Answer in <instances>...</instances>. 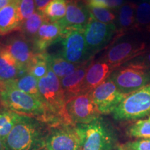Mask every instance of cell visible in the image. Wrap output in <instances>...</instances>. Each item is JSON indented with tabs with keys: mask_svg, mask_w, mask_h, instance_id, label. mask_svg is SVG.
<instances>
[{
	"mask_svg": "<svg viewBox=\"0 0 150 150\" xmlns=\"http://www.w3.org/2000/svg\"><path fill=\"white\" fill-rule=\"evenodd\" d=\"M47 123L23 115L5 138L6 150H41L50 130Z\"/></svg>",
	"mask_w": 150,
	"mask_h": 150,
	"instance_id": "1",
	"label": "cell"
},
{
	"mask_svg": "<svg viewBox=\"0 0 150 150\" xmlns=\"http://www.w3.org/2000/svg\"><path fill=\"white\" fill-rule=\"evenodd\" d=\"M150 48V36L139 31L114 38L112 43L102 58L113 71L121 65L145 54Z\"/></svg>",
	"mask_w": 150,
	"mask_h": 150,
	"instance_id": "2",
	"label": "cell"
},
{
	"mask_svg": "<svg viewBox=\"0 0 150 150\" xmlns=\"http://www.w3.org/2000/svg\"><path fill=\"white\" fill-rule=\"evenodd\" d=\"M38 89L47 111L50 126L72 124L66 111L67 101L60 79L50 66L45 76L38 79Z\"/></svg>",
	"mask_w": 150,
	"mask_h": 150,
	"instance_id": "3",
	"label": "cell"
},
{
	"mask_svg": "<svg viewBox=\"0 0 150 150\" xmlns=\"http://www.w3.org/2000/svg\"><path fill=\"white\" fill-rule=\"evenodd\" d=\"M0 103L6 109L50 125L47 111L42 101L16 88L4 86L0 91Z\"/></svg>",
	"mask_w": 150,
	"mask_h": 150,
	"instance_id": "4",
	"label": "cell"
},
{
	"mask_svg": "<svg viewBox=\"0 0 150 150\" xmlns=\"http://www.w3.org/2000/svg\"><path fill=\"white\" fill-rule=\"evenodd\" d=\"M109 77L122 93L129 95L150 83V66L138 56L112 71Z\"/></svg>",
	"mask_w": 150,
	"mask_h": 150,
	"instance_id": "5",
	"label": "cell"
},
{
	"mask_svg": "<svg viewBox=\"0 0 150 150\" xmlns=\"http://www.w3.org/2000/svg\"><path fill=\"white\" fill-rule=\"evenodd\" d=\"M83 136L81 150H114L117 147V135L111 125L99 117L85 125H78Z\"/></svg>",
	"mask_w": 150,
	"mask_h": 150,
	"instance_id": "6",
	"label": "cell"
},
{
	"mask_svg": "<svg viewBox=\"0 0 150 150\" xmlns=\"http://www.w3.org/2000/svg\"><path fill=\"white\" fill-rule=\"evenodd\" d=\"M150 113V83L127 95L112 112L117 121L134 120L145 117Z\"/></svg>",
	"mask_w": 150,
	"mask_h": 150,
	"instance_id": "7",
	"label": "cell"
},
{
	"mask_svg": "<svg viewBox=\"0 0 150 150\" xmlns=\"http://www.w3.org/2000/svg\"><path fill=\"white\" fill-rule=\"evenodd\" d=\"M83 136L78 125L61 124L52 126L47 137V150H81Z\"/></svg>",
	"mask_w": 150,
	"mask_h": 150,
	"instance_id": "8",
	"label": "cell"
},
{
	"mask_svg": "<svg viewBox=\"0 0 150 150\" xmlns=\"http://www.w3.org/2000/svg\"><path fill=\"white\" fill-rule=\"evenodd\" d=\"M61 57L70 63L81 64L92 60L84 37V30L70 29L63 32Z\"/></svg>",
	"mask_w": 150,
	"mask_h": 150,
	"instance_id": "9",
	"label": "cell"
},
{
	"mask_svg": "<svg viewBox=\"0 0 150 150\" xmlns=\"http://www.w3.org/2000/svg\"><path fill=\"white\" fill-rule=\"evenodd\" d=\"M66 111L71 122L74 125H85L100 117L91 93L79 95L66 103Z\"/></svg>",
	"mask_w": 150,
	"mask_h": 150,
	"instance_id": "10",
	"label": "cell"
},
{
	"mask_svg": "<svg viewBox=\"0 0 150 150\" xmlns=\"http://www.w3.org/2000/svg\"><path fill=\"white\" fill-rule=\"evenodd\" d=\"M116 33L115 23H103L92 18L84 29V37L91 57L107 46Z\"/></svg>",
	"mask_w": 150,
	"mask_h": 150,
	"instance_id": "11",
	"label": "cell"
},
{
	"mask_svg": "<svg viewBox=\"0 0 150 150\" xmlns=\"http://www.w3.org/2000/svg\"><path fill=\"white\" fill-rule=\"evenodd\" d=\"M91 95L101 115L112 113L127 95L117 88L110 77L95 88Z\"/></svg>",
	"mask_w": 150,
	"mask_h": 150,
	"instance_id": "12",
	"label": "cell"
},
{
	"mask_svg": "<svg viewBox=\"0 0 150 150\" xmlns=\"http://www.w3.org/2000/svg\"><path fill=\"white\" fill-rule=\"evenodd\" d=\"M92 17L88 6L82 0H67V11L59 23L64 31L70 29L84 30Z\"/></svg>",
	"mask_w": 150,
	"mask_h": 150,
	"instance_id": "13",
	"label": "cell"
},
{
	"mask_svg": "<svg viewBox=\"0 0 150 150\" xmlns=\"http://www.w3.org/2000/svg\"><path fill=\"white\" fill-rule=\"evenodd\" d=\"M3 45L18 64L27 70L28 65L35 53L33 42L20 32L8 38Z\"/></svg>",
	"mask_w": 150,
	"mask_h": 150,
	"instance_id": "14",
	"label": "cell"
},
{
	"mask_svg": "<svg viewBox=\"0 0 150 150\" xmlns=\"http://www.w3.org/2000/svg\"><path fill=\"white\" fill-rule=\"evenodd\" d=\"M63 35V29L59 22H44L33 41L35 52H45L50 46L61 40Z\"/></svg>",
	"mask_w": 150,
	"mask_h": 150,
	"instance_id": "15",
	"label": "cell"
},
{
	"mask_svg": "<svg viewBox=\"0 0 150 150\" xmlns=\"http://www.w3.org/2000/svg\"><path fill=\"white\" fill-rule=\"evenodd\" d=\"M92 62V60L84 62L72 74L60 79L62 89L64 92L67 102L72 97L83 94L86 74Z\"/></svg>",
	"mask_w": 150,
	"mask_h": 150,
	"instance_id": "16",
	"label": "cell"
},
{
	"mask_svg": "<svg viewBox=\"0 0 150 150\" xmlns=\"http://www.w3.org/2000/svg\"><path fill=\"white\" fill-rule=\"evenodd\" d=\"M112 71V67L102 59L92 62L86 74L83 93L93 91L109 77Z\"/></svg>",
	"mask_w": 150,
	"mask_h": 150,
	"instance_id": "17",
	"label": "cell"
},
{
	"mask_svg": "<svg viewBox=\"0 0 150 150\" xmlns=\"http://www.w3.org/2000/svg\"><path fill=\"white\" fill-rule=\"evenodd\" d=\"M27 74V70L18 64L2 42H0V79L4 84Z\"/></svg>",
	"mask_w": 150,
	"mask_h": 150,
	"instance_id": "18",
	"label": "cell"
},
{
	"mask_svg": "<svg viewBox=\"0 0 150 150\" xmlns=\"http://www.w3.org/2000/svg\"><path fill=\"white\" fill-rule=\"evenodd\" d=\"M136 4L125 2L117 11L115 22L117 33L115 38H119L127 33L136 31Z\"/></svg>",
	"mask_w": 150,
	"mask_h": 150,
	"instance_id": "19",
	"label": "cell"
},
{
	"mask_svg": "<svg viewBox=\"0 0 150 150\" xmlns=\"http://www.w3.org/2000/svg\"><path fill=\"white\" fill-rule=\"evenodd\" d=\"M22 24L18 13V0L0 10V35L20 31Z\"/></svg>",
	"mask_w": 150,
	"mask_h": 150,
	"instance_id": "20",
	"label": "cell"
},
{
	"mask_svg": "<svg viewBox=\"0 0 150 150\" xmlns=\"http://www.w3.org/2000/svg\"><path fill=\"white\" fill-rule=\"evenodd\" d=\"M4 86L14 87L42 101L38 89V79L29 74H25L16 80L4 83Z\"/></svg>",
	"mask_w": 150,
	"mask_h": 150,
	"instance_id": "21",
	"label": "cell"
},
{
	"mask_svg": "<svg viewBox=\"0 0 150 150\" xmlns=\"http://www.w3.org/2000/svg\"><path fill=\"white\" fill-rule=\"evenodd\" d=\"M46 21L49 20L46 18L43 12L36 10L32 16L22 23L20 32L33 42L39 29Z\"/></svg>",
	"mask_w": 150,
	"mask_h": 150,
	"instance_id": "22",
	"label": "cell"
},
{
	"mask_svg": "<svg viewBox=\"0 0 150 150\" xmlns=\"http://www.w3.org/2000/svg\"><path fill=\"white\" fill-rule=\"evenodd\" d=\"M49 66L48 54L46 52H35L27 67V72L39 79L47 74Z\"/></svg>",
	"mask_w": 150,
	"mask_h": 150,
	"instance_id": "23",
	"label": "cell"
},
{
	"mask_svg": "<svg viewBox=\"0 0 150 150\" xmlns=\"http://www.w3.org/2000/svg\"><path fill=\"white\" fill-rule=\"evenodd\" d=\"M136 31L150 36V1L137 4Z\"/></svg>",
	"mask_w": 150,
	"mask_h": 150,
	"instance_id": "24",
	"label": "cell"
},
{
	"mask_svg": "<svg viewBox=\"0 0 150 150\" xmlns=\"http://www.w3.org/2000/svg\"><path fill=\"white\" fill-rule=\"evenodd\" d=\"M50 66L59 79L72 74L81 64L70 63L61 56H49Z\"/></svg>",
	"mask_w": 150,
	"mask_h": 150,
	"instance_id": "25",
	"label": "cell"
},
{
	"mask_svg": "<svg viewBox=\"0 0 150 150\" xmlns=\"http://www.w3.org/2000/svg\"><path fill=\"white\" fill-rule=\"evenodd\" d=\"M22 116L4 108L0 111V138L5 140L16 124L21 120Z\"/></svg>",
	"mask_w": 150,
	"mask_h": 150,
	"instance_id": "26",
	"label": "cell"
},
{
	"mask_svg": "<svg viewBox=\"0 0 150 150\" xmlns=\"http://www.w3.org/2000/svg\"><path fill=\"white\" fill-rule=\"evenodd\" d=\"M67 11V0H52L43 11L50 22H57L64 18Z\"/></svg>",
	"mask_w": 150,
	"mask_h": 150,
	"instance_id": "27",
	"label": "cell"
},
{
	"mask_svg": "<svg viewBox=\"0 0 150 150\" xmlns=\"http://www.w3.org/2000/svg\"><path fill=\"white\" fill-rule=\"evenodd\" d=\"M127 134L134 138L149 139L150 138V120H140L128 127Z\"/></svg>",
	"mask_w": 150,
	"mask_h": 150,
	"instance_id": "28",
	"label": "cell"
},
{
	"mask_svg": "<svg viewBox=\"0 0 150 150\" xmlns=\"http://www.w3.org/2000/svg\"><path fill=\"white\" fill-rule=\"evenodd\" d=\"M92 18L106 24L115 23L117 20V11L106 8L88 6Z\"/></svg>",
	"mask_w": 150,
	"mask_h": 150,
	"instance_id": "29",
	"label": "cell"
},
{
	"mask_svg": "<svg viewBox=\"0 0 150 150\" xmlns=\"http://www.w3.org/2000/svg\"><path fill=\"white\" fill-rule=\"evenodd\" d=\"M18 13L21 22H23L35 12L34 0H18Z\"/></svg>",
	"mask_w": 150,
	"mask_h": 150,
	"instance_id": "30",
	"label": "cell"
},
{
	"mask_svg": "<svg viewBox=\"0 0 150 150\" xmlns=\"http://www.w3.org/2000/svg\"><path fill=\"white\" fill-rule=\"evenodd\" d=\"M117 150H150V138L127 142L117 146Z\"/></svg>",
	"mask_w": 150,
	"mask_h": 150,
	"instance_id": "31",
	"label": "cell"
},
{
	"mask_svg": "<svg viewBox=\"0 0 150 150\" xmlns=\"http://www.w3.org/2000/svg\"><path fill=\"white\" fill-rule=\"evenodd\" d=\"M35 8L37 11L43 12L46 6L49 4V3L52 1V0H34Z\"/></svg>",
	"mask_w": 150,
	"mask_h": 150,
	"instance_id": "32",
	"label": "cell"
},
{
	"mask_svg": "<svg viewBox=\"0 0 150 150\" xmlns=\"http://www.w3.org/2000/svg\"><path fill=\"white\" fill-rule=\"evenodd\" d=\"M140 57L141 58V59L143 60V61H145L147 65H149L150 66V48L145 54L140 56Z\"/></svg>",
	"mask_w": 150,
	"mask_h": 150,
	"instance_id": "33",
	"label": "cell"
},
{
	"mask_svg": "<svg viewBox=\"0 0 150 150\" xmlns=\"http://www.w3.org/2000/svg\"><path fill=\"white\" fill-rule=\"evenodd\" d=\"M15 0H0V10L13 2Z\"/></svg>",
	"mask_w": 150,
	"mask_h": 150,
	"instance_id": "34",
	"label": "cell"
},
{
	"mask_svg": "<svg viewBox=\"0 0 150 150\" xmlns=\"http://www.w3.org/2000/svg\"><path fill=\"white\" fill-rule=\"evenodd\" d=\"M0 150H6L5 145H4V140L0 138Z\"/></svg>",
	"mask_w": 150,
	"mask_h": 150,
	"instance_id": "35",
	"label": "cell"
},
{
	"mask_svg": "<svg viewBox=\"0 0 150 150\" xmlns=\"http://www.w3.org/2000/svg\"><path fill=\"white\" fill-rule=\"evenodd\" d=\"M3 87H4V83L2 82V81L1 80V79H0V91L3 88Z\"/></svg>",
	"mask_w": 150,
	"mask_h": 150,
	"instance_id": "36",
	"label": "cell"
},
{
	"mask_svg": "<svg viewBox=\"0 0 150 150\" xmlns=\"http://www.w3.org/2000/svg\"><path fill=\"white\" fill-rule=\"evenodd\" d=\"M3 108H4V107L2 106V105H1V103H0V111H1V110H2Z\"/></svg>",
	"mask_w": 150,
	"mask_h": 150,
	"instance_id": "37",
	"label": "cell"
},
{
	"mask_svg": "<svg viewBox=\"0 0 150 150\" xmlns=\"http://www.w3.org/2000/svg\"><path fill=\"white\" fill-rule=\"evenodd\" d=\"M41 150H47V149H46L45 148H44V149H41Z\"/></svg>",
	"mask_w": 150,
	"mask_h": 150,
	"instance_id": "38",
	"label": "cell"
},
{
	"mask_svg": "<svg viewBox=\"0 0 150 150\" xmlns=\"http://www.w3.org/2000/svg\"><path fill=\"white\" fill-rule=\"evenodd\" d=\"M149 120H150V117H149Z\"/></svg>",
	"mask_w": 150,
	"mask_h": 150,
	"instance_id": "39",
	"label": "cell"
},
{
	"mask_svg": "<svg viewBox=\"0 0 150 150\" xmlns=\"http://www.w3.org/2000/svg\"><path fill=\"white\" fill-rule=\"evenodd\" d=\"M149 1H150V0H149Z\"/></svg>",
	"mask_w": 150,
	"mask_h": 150,
	"instance_id": "40",
	"label": "cell"
}]
</instances>
